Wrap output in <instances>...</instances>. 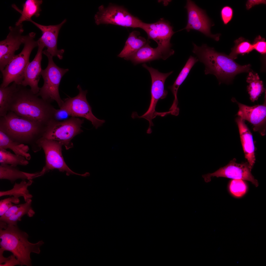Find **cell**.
<instances>
[{"label":"cell","mask_w":266,"mask_h":266,"mask_svg":"<svg viewBox=\"0 0 266 266\" xmlns=\"http://www.w3.org/2000/svg\"><path fill=\"white\" fill-rule=\"evenodd\" d=\"M77 88L79 92L76 96L64 100L63 104L60 108L66 111L70 116L83 117L90 121L97 129L105 123L104 120L98 118L92 113V108L86 97L87 90H83L78 85Z\"/></svg>","instance_id":"obj_11"},{"label":"cell","mask_w":266,"mask_h":266,"mask_svg":"<svg viewBox=\"0 0 266 266\" xmlns=\"http://www.w3.org/2000/svg\"><path fill=\"white\" fill-rule=\"evenodd\" d=\"M0 229V251L12 252L20 262L21 266H32L30 257L31 252L37 254L40 252V247L44 244L42 241L32 243L28 240L29 236L22 231L17 225L3 223Z\"/></svg>","instance_id":"obj_4"},{"label":"cell","mask_w":266,"mask_h":266,"mask_svg":"<svg viewBox=\"0 0 266 266\" xmlns=\"http://www.w3.org/2000/svg\"><path fill=\"white\" fill-rule=\"evenodd\" d=\"M235 45L231 49L229 55L234 60L237 58L239 54L243 55L248 53L253 50L252 44L249 41L242 37H240L235 40Z\"/></svg>","instance_id":"obj_30"},{"label":"cell","mask_w":266,"mask_h":266,"mask_svg":"<svg viewBox=\"0 0 266 266\" xmlns=\"http://www.w3.org/2000/svg\"><path fill=\"white\" fill-rule=\"evenodd\" d=\"M38 172L29 173L20 170L17 166L10 165L0 164V179H6L13 183L16 180L33 179L37 177Z\"/></svg>","instance_id":"obj_22"},{"label":"cell","mask_w":266,"mask_h":266,"mask_svg":"<svg viewBox=\"0 0 266 266\" xmlns=\"http://www.w3.org/2000/svg\"><path fill=\"white\" fill-rule=\"evenodd\" d=\"M142 66L149 71L151 77L150 103L148 109L142 115L139 116L136 112H134L133 113L131 116L133 118H143L148 120L149 125L146 132L148 134H150L152 131L151 127L154 126L152 119L158 115L163 116L166 115L165 112L161 113L156 112L155 108L158 100L160 99L165 98L167 96L168 92L164 89L165 82L167 78L173 71H172L168 73H163L151 67H149L145 64H144Z\"/></svg>","instance_id":"obj_7"},{"label":"cell","mask_w":266,"mask_h":266,"mask_svg":"<svg viewBox=\"0 0 266 266\" xmlns=\"http://www.w3.org/2000/svg\"><path fill=\"white\" fill-rule=\"evenodd\" d=\"M47 125L20 116L10 111L0 118V130L13 141L28 145L34 152L41 149L39 142Z\"/></svg>","instance_id":"obj_3"},{"label":"cell","mask_w":266,"mask_h":266,"mask_svg":"<svg viewBox=\"0 0 266 266\" xmlns=\"http://www.w3.org/2000/svg\"><path fill=\"white\" fill-rule=\"evenodd\" d=\"M0 164H5L14 166L18 165L26 166L29 163L24 156L12 153L4 149H0Z\"/></svg>","instance_id":"obj_29"},{"label":"cell","mask_w":266,"mask_h":266,"mask_svg":"<svg viewBox=\"0 0 266 266\" xmlns=\"http://www.w3.org/2000/svg\"><path fill=\"white\" fill-rule=\"evenodd\" d=\"M246 82L249 84L247 88L250 99L254 102L257 100L261 95L266 91L263 82L260 80L258 74L252 71L249 72Z\"/></svg>","instance_id":"obj_26"},{"label":"cell","mask_w":266,"mask_h":266,"mask_svg":"<svg viewBox=\"0 0 266 266\" xmlns=\"http://www.w3.org/2000/svg\"><path fill=\"white\" fill-rule=\"evenodd\" d=\"M251 171L248 163H237L234 159L226 166L213 173L203 175L202 177L206 183L210 182L212 177H221L249 181L257 187L258 182L252 174Z\"/></svg>","instance_id":"obj_14"},{"label":"cell","mask_w":266,"mask_h":266,"mask_svg":"<svg viewBox=\"0 0 266 266\" xmlns=\"http://www.w3.org/2000/svg\"><path fill=\"white\" fill-rule=\"evenodd\" d=\"M15 82L10 86L0 87V116L6 115L9 111V105L12 97L17 90L18 85Z\"/></svg>","instance_id":"obj_27"},{"label":"cell","mask_w":266,"mask_h":266,"mask_svg":"<svg viewBox=\"0 0 266 266\" xmlns=\"http://www.w3.org/2000/svg\"><path fill=\"white\" fill-rule=\"evenodd\" d=\"M0 149H9L17 155L24 157L27 160L31 158L28 152L29 148L28 145L20 144L12 140L6 134L0 130Z\"/></svg>","instance_id":"obj_24"},{"label":"cell","mask_w":266,"mask_h":266,"mask_svg":"<svg viewBox=\"0 0 266 266\" xmlns=\"http://www.w3.org/2000/svg\"><path fill=\"white\" fill-rule=\"evenodd\" d=\"M84 121L74 117L62 121L52 119L48 124L42 138L57 141L68 150L73 146L72 139L83 132L81 127Z\"/></svg>","instance_id":"obj_8"},{"label":"cell","mask_w":266,"mask_h":266,"mask_svg":"<svg viewBox=\"0 0 266 266\" xmlns=\"http://www.w3.org/2000/svg\"><path fill=\"white\" fill-rule=\"evenodd\" d=\"M36 33H30L24 36V47L21 52L16 55L6 66L2 72L3 80L0 87H5L12 82L21 85L26 68L30 62L31 53L38 47L37 41L34 40Z\"/></svg>","instance_id":"obj_5"},{"label":"cell","mask_w":266,"mask_h":266,"mask_svg":"<svg viewBox=\"0 0 266 266\" xmlns=\"http://www.w3.org/2000/svg\"><path fill=\"white\" fill-rule=\"evenodd\" d=\"M37 41L38 48L37 53L33 60L28 64L21 84L25 87L29 85L31 91L35 94L38 93L40 90L38 83L41 75V63L43 50L45 47L42 43L38 40Z\"/></svg>","instance_id":"obj_18"},{"label":"cell","mask_w":266,"mask_h":266,"mask_svg":"<svg viewBox=\"0 0 266 266\" xmlns=\"http://www.w3.org/2000/svg\"><path fill=\"white\" fill-rule=\"evenodd\" d=\"M9 32L6 38L0 42V70L2 72L6 65L16 55L15 51L23 44L22 24L9 27Z\"/></svg>","instance_id":"obj_15"},{"label":"cell","mask_w":266,"mask_h":266,"mask_svg":"<svg viewBox=\"0 0 266 266\" xmlns=\"http://www.w3.org/2000/svg\"><path fill=\"white\" fill-rule=\"evenodd\" d=\"M265 99L262 104L253 106H248L240 103L234 98H233L231 100L238 105L239 109L237 115L238 116L250 123L253 127V131L258 132L262 136L266 134V95Z\"/></svg>","instance_id":"obj_16"},{"label":"cell","mask_w":266,"mask_h":266,"mask_svg":"<svg viewBox=\"0 0 266 266\" xmlns=\"http://www.w3.org/2000/svg\"><path fill=\"white\" fill-rule=\"evenodd\" d=\"M33 183L32 179L29 180L27 182L25 180H23L19 183L15 184L13 188L11 189L6 191L0 192V197L5 196H13V197L18 198L23 197L25 201L31 199L32 197L28 189V187Z\"/></svg>","instance_id":"obj_28"},{"label":"cell","mask_w":266,"mask_h":266,"mask_svg":"<svg viewBox=\"0 0 266 266\" xmlns=\"http://www.w3.org/2000/svg\"><path fill=\"white\" fill-rule=\"evenodd\" d=\"M31 202L32 200L30 199L25 201V203L20 204L18 211L4 222L8 224L17 225V222L21 221V218L24 215L27 214L29 217L33 216L35 212L31 207Z\"/></svg>","instance_id":"obj_31"},{"label":"cell","mask_w":266,"mask_h":266,"mask_svg":"<svg viewBox=\"0 0 266 266\" xmlns=\"http://www.w3.org/2000/svg\"><path fill=\"white\" fill-rule=\"evenodd\" d=\"M140 33L136 31L130 33L123 50L118 57L124 58L127 57L146 44L148 41L140 36Z\"/></svg>","instance_id":"obj_23"},{"label":"cell","mask_w":266,"mask_h":266,"mask_svg":"<svg viewBox=\"0 0 266 266\" xmlns=\"http://www.w3.org/2000/svg\"><path fill=\"white\" fill-rule=\"evenodd\" d=\"M20 204L18 205H13L5 213L0 217V221H4L9 217L15 214L18 210Z\"/></svg>","instance_id":"obj_37"},{"label":"cell","mask_w":266,"mask_h":266,"mask_svg":"<svg viewBox=\"0 0 266 266\" xmlns=\"http://www.w3.org/2000/svg\"><path fill=\"white\" fill-rule=\"evenodd\" d=\"M230 188L232 194L236 196L239 197L243 196L245 193L247 186L242 180L233 179L231 182Z\"/></svg>","instance_id":"obj_32"},{"label":"cell","mask_w":266,"mask_h":266,"mask_svg":"<svg viewBox=\"0 0 266 266\" xmlns=\"http://www.w3.org/2000/svg\"><path fill=\"white\" fill-rule=\"evenodd\" d=\"M253 50L262 54L266 53V42L265 39L259 35L255 39L252 44Z\"/></svg>","instance_id":"obj_35"},{"label":"cell","mask_w":266,"mask_h":266,"mask_svg":"<svg viewBox=\"0 0 266 266\" xmlns=\"http://www.w3.org/2000/svg\"><path fill=\"white\" fill-rule=\"evenodd\" d=\"M235 120L238 128L245 157L251 170L255 161V147L252 135L246 124L245 120L238 116L236 118Z\"/></svg>","instance_id":"obj_20"},{"label":"cell","mask_w":266,"mask_h":266,"mask_svg":"<svg viewBox=\"0 0 266 266\" xmlns=\"http://www.w3.org/2000/svg\"><path fill=\"white\" fill-rule=\"evenodd\" d=\"M193 52L205 66V74L215 75L219 84L232 79L238 74L252 71L250 64L241 66L229 55L217 52L206 44L199 46L193 43Z\"/></svg>","instance_id":"obj_1"},{"label":"cell","mask_w":266,"mask_h":266,"mask_svg":"<svg viewBox=\"0 0 266 266\" xmlns=\"http://www.w3.org/2000/svg\"><path fill=\"white\" fill-rule=\"evenodd\" d=\"M98 9L94 17L97 25L112 24L126 27L141 28L143 22L123 6L110 3L106 7L101 5Z\"/></svg>","instance_id":"obj_9"},{"label":"cell","mask_w":266,"mask_h":266,"mask_svg":"<svg viewBox=\"0 0 266 266\" xmlns=\"http://www.w3.org/2000/svg\"><path fill=\"white\" fill-rule=\"evenodd\" d=\"M3 252L0 251V266H13L17 265H21L19 261L15 258L13 254L8 258H5L3 255Z\"/></svg>","instance_id":"obj_34"},{"label":"cell","mask_w":266,"mask_h":266,"mask_svg":"<svg viewBox=\"0 0 266 266\" xmlns=\"http://www.w3.org/2000/svg\"><path fill=\"white\" fill-rule=\"evenodd\" d=\"M42 53L47 57L48 62L47 67L42 70L41 74L44 83L37 95L50 103L55 101L60 108L63 104L64 101L59 95V86L62 78L69 70L58 66L53 61V56L46 50L43 51Z\"/></svg>","instance_id":"obj_6"},{"label":"cell","mask_w":266,"mask_h":266,"mask_svg":"<svg viewBox=\"0 0 266 266\" xmlns=\"http://www.w3.org/2000/svg\"><path fill=\"white\" fill-rule=\"evenodd\" d=\"M42 0H27L23 4L22 10H17L21 14V16L15 25L22 24L25 21H29L33 16L38 17L41 11V5L42 3Z\"/></svg>","instance_id":"obj_25"},{"label":"cell","mask_w":266,"mask_h":266,"mask_svg":"<svg viewBox=\"0 0 266 266\" xmlns=\"http://www.w3.org/2000/svg\"><path fill=\"white\" fill-rule=\"evenodd\" d=\"M39 144L44 152L46 158V165L42 170L38 172L39 177L41 176L47 172L54 169L60 172H65L66 175H76L84 177L89 176L90 173L86 172L84 174L76 173L70 169L65 163L62 153V145L55 140L41 138Z\"/></svg>","instance_id":"obj_10"},{"label":"cell","mask_w":266,"mask_h":266,"mask_svg":"<svg viewBox=\"0 0 266 266\" xmlns=\"http://www.w3.org/2000/svg\"><path fill=\"white\" fill-rule=\"evenodd\" d=\"M38 97L31 89L18 85L10 102L9 111L12 112L30 120L47 125L54 119L56 109L50 102Z\"/></svg>","instance_id":"obj_2"},{"label":"cell","mask_w":266,"mask_h":266,"mask_svg":"<svg viewBox=\"0 0 266 266\" xmlns=\"http://www.w3.org/2000/svg\"><path fill=\"white\" fill-rule=\"evenodd\" d=\"M185 8L187 12V24L181 30L185 29L189 32L194 30L216 41L219 40L220 34H213L211 32V27L214 24L212 23L205 11L198 7L193 1L189 0H187Z\"/></svg>","instance_id":"obj_12"},{"label":"cell","mask_w":266,"mask_h":266,"mask_svg":"<svg viewBox=\"0 0 266 266\" xmlns=\"http://www.w3.org/2000/svg\"><path fill=\"white\" fill-rule=\"evenodd\" d=\"M19 201L18 198L13 197L1 200L0 201V216H2L13 205L12 203H18Z\"/></svg>","instance_id":"obj_33"},{"label":"cell","mask_w":266,"mask_h":266,"mask_svg":"<svg viewBox=\"0 0 266 266\" xmlns=\"http://www.w3.org/2000/svg\"><path fill=\"white\" fill-rule=\"evenodd\" d=\"M233 15V10L230 7L226 6L222 8L221 12V15L224 24H227L231 20Z\"/></svg>","instance_id":"obj_36"},{"label":"cell","mask_w":266,"mask_h":266,"mask_svg":"<svg viewBox=\"0 0 266 266\" xmlns=\"http://www.w3.org/2000/svg\"><path fill=\"white\" fill-rule=\"evenodd\" d=\"M198 61L197 57L190 56L173 84L168 87L174 97L173 103L169 111L171 114L175 116L179 115V109L178 107V102L177 97L178 89L186 78L192 67Z\"/></svg>","instance_id":"obj_21"},{"label":"cell","mask_w":266,"mask_h":266,"mask_svg":"<svg viewBox=\"0 0 266 266\" xmlns=\"http://www.w3.org/2000/svg\"><path fill=\"white\" fill-rule=\"evenodd\" d=\"M148 41L144 46L132 55L124 58L130 60L134 65L161 59L165 60L172 55L170 53L157 47H151Z\"/></svg>","instance_id":"obj_19"},{"label":"cell","mask_w":266,"mask_h":266,"mask_svg":"<svg viewBox=\"0 0 266 266\" xmlns=\"http://www.w3.org/2000/svg\"><path fill=\"white\" fill-rule=\"evenodd\" d=\"M70 116L67 112L65 110L61 108L56 109L54 116V119L60 121V120H65Z\"/></svg>","instance_id":"obj_38"},{"label":"cell","mask_w":266,"mask_h":266,"mask_svg":"<svg viewBox=\"0 0 266 266\" xmlns=\"http://www.w3.org/2000/svg\"><path fill=\"white\" fill-rule=\"evenodd\" d=\"M29 21L32 23L41 31L42 35L38 40L42 43L45 47L47 48V51L53 57L56 56L60 59H62L64 50L63 49H57V39L60 30L66 22V20L64 19L60 23L57 25L48 26L38 24L32 19Z\"/></svg>","instance_id":"obj_17"},{"label":"cell","mask_w":266,"mask_h":266,"mask_svg":"<svg viewBox=\"0 0 266 266\" xmlns=\"http://www.w3.org/2000/svg\"><path fill=\"white\" fill-rule=\"evenodd\" d=\"M141 28L147 33L149 39L153 40L157 43V47L166 51L174 53V50L171 49L170 40L175 32L169 22L161 18L153 23L143 22Z\"/></svg>","instance_id":"obj_13"}]
</instances>
